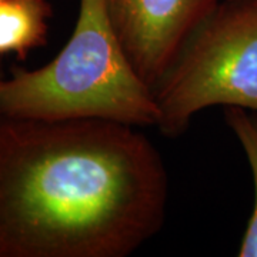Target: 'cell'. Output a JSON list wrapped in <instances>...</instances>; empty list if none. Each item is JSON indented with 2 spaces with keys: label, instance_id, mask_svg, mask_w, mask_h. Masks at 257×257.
I'll use <instances>...</instances> for the list:
<instances>
[{
  "label": "cell",
  "instance_id": "obj_1",
  "mask_svg": "<svg viewBox=\"0 0 257 257\" xmlns=\"http://www.w3.org/2000/svg\"><path fill=\"white\" fill-rule=\"evenodd\" d=\"M167 173L136 127L0 119V257H124L162 229Z\"/></svg>",
  "mask_w": 257,
  "mask_h": 257
},
{
  "label": "cell",
  "instance_id": "obj_2",
  "mask_svg": "<svg viewBox=\"0 0 257 257\" xmlns=\"http://www.w3.org/2000/svg\"><path fill=\"white\" fill-rule=\"evenodd\" d=\"M3 117L97 119L133 127L157 126L155 93L116 35L104 0H79L72 37L46 66L12 67L0 82Z\"/></svg>",
  "mask_w": 257,
  "mask_h": 257
},
{
  "label": "cell",
  "instance_id": "obj_3",
  "mask_svg": "<svg viewBox=\"0 0 257 257\" xmlns=\"http://www.w3.org/2000/svg\"><path fill=\"white\" fill-rule=\"evenodd\" d=\"M160 132L176 138L211 106L257 113V0H220L153 87Z\"/></svg>",
  "mask_w": 257,
  "mask_h": 257
},
{
  "label": "cell",
  "instance_id": "obj_4",
  "mask_svg": "<svg viewBox=\"0 0 257 257\" xmlns=\"http://www.w3.org/2000/svg\"><path fill=\"white\" fill-rule=\"evenodd\" d=\"M220 0H104L127 57L152 86Z\"/></svg>",
  "mask_w": 257,
  "mask_h": 257
},
{
  "label": "cell",
  "instance_id": "obj_5",
  "mask_svg": "<svg viewBox=\"0 0 257 257\" xmlns=\"http://www.w3.org/2000/svg\"><path fill=\"white\" fill-rule=\"evenodd\" d=\"M52 16L53 9L47 0H2L0 59L16 53L19 60H25L30 50L45 46Z\"/></svg>",
  "mask_w": 257,
  "mask_h": 257
},
{
  "label": "cell",
  "instance_id": "obj_6",
  "mask_svg": "<svg viewBox=\"0 0 257 257\" xmlns=\"http://www.w3.org/2000/svg\"><path fill=\"white\" fill-rule=\"evenodd\" d=\"M226 121L233 130L243 147L253 175L254 203L248 219L246 233L239 248L240 257H257V117L250 116L246 109L229 106L226 107Z\"/></svg>",
  "mask_w": 257,
  "mask_h": 257
},
{
  "label": "cell",
  "instance_id": "obj_7",
  "mask_svg": "<svg viewBox=\"0 0 257 257\" xmlns=\"http://www.w3.org/2000/svg\"><path fill=\"white\" fill-rule=\"evenodd\" d=\"M5 79V70H3V63H2V59H0V82ZM2 113H0V119H2Z\"/></svg>",
  "mask_w": 257,
  "mask_h": 257
},
{
  "label": "cell",
  "instance_id": "obj_8",
  "mask_svg": "<svg viewBox=\"0 0 257 257\" xmlns=\"http://www.w3.org/2000/svg\"><path fill=\"white\" fill-rule=\"evenodd\" d=\"M0 2H2V0H0Z\"/></svg>",
  "mask_w": 257,
  "mask_h": 257
}]
</instances>
